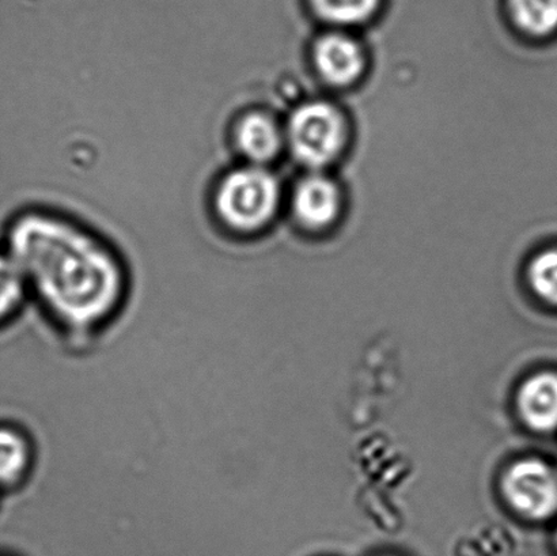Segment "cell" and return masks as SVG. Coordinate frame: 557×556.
I'll return each mask as SVG.
<instances>
[{
    "label": "cell",
    "mask_w": 557,
    "mask_h": 556,
    "mask_svg": "<svg viewBox=\"0 0 557 556\" xmlns=\"http://www.w3.org/2000/svg\"><path fill=\"white\" fill-rule=\"evenodd\" d=\"M512 20L528 35L544 37L557 30V0H507Z\"/></svg>",
    "instance_id": "obj_11"
},
{
    "label": "cell",
    "mask_w": 557,
    "mask_h": 556,
    "mask_svg": "<svg viewBox=\"0 0 557 556\" xmlns=\"http://www.w3.org/2000/svg\"><path fill=\"white\" fill-rule=\"evenodd\" d=\"M504 492L512 508L532 520H544L557 510V477L544 462L525 460L507 471Z\"/></svg>",
    "instance_id": "obj_4"
},
{
    "label": "cell",
    "mask_w": 557,
    "mask_h": 556,
    "mask_svg": "<svg viewBox=\"0 0 557 556\" xmlns=\"http://www.w3.org/2000/svg\"><path fill=\"white\" fill-rule=\"evenodd\" d=\"M314 59L322 78L336 86L352 84L363 70V54L358 44L343 35L320 38Z\"/></svg>",
    "instance_id": "obj_8"
},
{
    "label": "cell",
    "mask_w": 557,
    "mask_h": 556,
    "mask_svg": "<svg viewBox=\"0 0 557 556\" xmlns=\"http://www.w3.org/2000/svg\"><path fill=\"white\" fill-rule=\"evenodd\" d=\"M231 138L244 162L259 166L275 160L284 140L276 120L259 109H250L234 120Z\"/></svg>",
    "instance_id": "obj_5"
},
{
    "label": "cell",
    "mask_w": 557,
    "mask_h": 556,
    "mask_svg": "<svg viewBox=\"0 0 557 556\" xmlns=\"http://www.w3.org/2000/svg\"><path fill=\"white\" fill-rule=\"evenodd\" d=\"M529 277L540 297L557 305V248L545 250L533 260Z\"/></svg>",
    "instance_id": "obj_13"
},
{
    "label": "cell",
    "mask_w": 557,
    "mask_h": 556,
    "mask_svg": "<svg viewBox=\"0 0 557 556\" xmlns=\"http://www.w3.org/2000/svg\"><path fill=\"white\" fill-rule=\"evenodd\" d=\"M29 298L24 275L13 259L0 248V326L22 313Z\"/></svg>",
    "instance_id": "obj_10"
},
{
    "label": "cell",
    "mask_w": 557,
    "mask_h": 556,
    "mask_svg": "<svg viewBox=\"0 0 557 556\" xmlns=\"http://www.w3.org/2000/svg\"><path fill=\"white\" fill-rule=\"evenodd\" d=\"M0 556H15V555L0 554Z\"/></svg>",
    "instance_id": "obj_14"
},
{
    "label": "cell",
    "mask_w": 557,
    "mask_h": 556,
    "mask_svg": "<svg viewBox=\"0 0 557 556\" xmlns=\"http://www.w3.org/2000/svg\"><path fill=\"white\" fill-rule=\"evenodd\" d=\"M294 214L306 227L331 225L341 209V195L335 183L322 176H309L295 188Z\"/></svg>",
    "instance_id": "obj_7"
},
{
    "label": "cell",
    "mask_w": 557,
    "mask_h": 556,
    "mask_svg": "<svg viewBox=\"0 0 557 556\" xmlns=\"http://www.w3.org/2000/svg\"><path fill=\"white\" fill-rule=\"evenodd\" d=\"M382 0H310L320 18L336 25H357L379 10Z\"/></svg>",
    "instance_id": "obj_12"
},
{
    "label": "cell",
    "mask_w": 557,
    "mask_h": 556,
    "mask_svg": "<svg viewBox=\"0 0 557 556\" xmlns=\"http://www.w3.org/2000/svg\"><path fill=\"white\" fill-rule=\"evenodd\" d=\"M281 200L275 174L267 166L243 163L223 173L211 195L218 223L234 236H250L269 226Z\"/></svg>",
    "instance_id": "obj_2"
},
{
    "label": "cell",
    "mask_w": 557,
    "mask_h": 556,
    "mask_svg": "<svg viewBox=\"0 0 557 556\" xmlns=\"http://www.w3.org/2000/svg\"><path fill=\"white\" fill-rule=\"evenodd\" d=\"M36 444L22 424L0 423V492L13 493L35 471Z\"/></svg>",
    "instance_id": "obj_6"
},
{
    "label": "cell",
    "mask_w": 557,
    "mask_h": 556,
    "mask_svg": "<svg viewBox=\"0 0 557 556\" xmlns=\"http://www.w3.org/2000/svg\"><path fill=\"white\" fill-rule=\"evenodd\" d=\"M293 156L310 168H321L335 160L346 139L344 120L335 107L309 102L295 109L286 133Z\"/></svg>",
    "instance_id": "obj_3"
},
{
    "label": "cell",
    "mask_w": 557,
    "mask_h": 556,
    "mask_svg": "<svg viewBox=\"0 0 557 556\" xmlns=\"http://www.w3.org/2000/svg\"><path fill=\"white\" fill-rule=\"evenodd\" d=\"M518 406L523 421L537 432L557 428V375L544 373L522 386Z\"/></svg>",
    "instance_id": "obj_9"
},
{
    "label": "cell",
    "mask_w": 557,
    "mask_h": 556,
    "mask_svg": "<svg viewBox=\"0 0 557 556\" xmlns=\"http://www.w3.org/2000/svg\"><path fill=\"white\" fill-rule=\"evenodd\" d=\"M44 318L74 346L89 345L123 313L131 280L119 255L89 228L51 211L11 221L3 245Z\"/></svg>",
    "instance_id": "obj_1"
}]
</instances>
